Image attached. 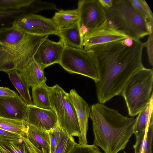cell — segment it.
<instances>
[{
    "instance_id": "cell-1",
    "label": "cell",
    "mask_w": 153,
    "mask_h": 153,
    "mask_svg": "<svg viewBox=\"0 0 153 153\" xmlns=\"http://www.w3.org/2000/svg\"><path fill=\"white\" fill-rule=\"evenodd\" d=\"M144 45L138 40L127 47L122 40L97 45L86 51L98 74V79L95 83L99 102L104 104L121 94L131 77L144 67Z\"/></svg>"
},
{
    "instance_id": "cell-2",
    "label": "cell",
    "mask_w": 153,
    "mask_h": 153,
    "mask_svg": "<svg viewBox=\"0 0 153 153\" xmlns=\"http://www.w3.org/2000/svg\"><path fill=\"white\" fill-rule=\"evenodd\" d=\"M93 144L105 153H118L124 149L134 134L136 117L124 116L118 111L99 102L91 107Z\"/></svg>"
},
{
    "instance_id": "cell-3",
    "label": "cell",
    "mask_w": 153,
    "mask_h": 153,
    "mask_svg": "<svg viewBox=\"0 0 153 153\" xmlns=\"http://www.w3.org/2000/svg\"><path fill=\"white\" fill-rule=\"evenodd\" d=\"M48 37L30 34L12 25L0 28V71L7 73L23 68Z\"/></svg>"
},
{
    "instance_id": "cell-4",
    "label": "cell",
    "mask_w": 153,
    "mask_h": 153,
    "mask_svg": "<svg viewBox=\"0 0 153 153\" xmlns=\"http://www.w3.org/2000/svg\"><path fill=\"white\" fill-rule=\"evenodd\" d=\"M107 25L131 37L134 41L150 33L147 21L134 8L129 0H114L112 7L105 9Z\"/></svg>"
},
{
    "instance_id": "cell-5",
    "label": "cell",
    "mask_w": 153,
    "mask_h": 153,
    "mask_svg": "<svg viewBox=\"0 0 153 153\" xmlns=\"http://www.w3.org/2000/svg\"><path fill=\"white\" fill-rule=\"evenodd\" d=\"M153 84L152 69L144 67L130 79L121 94L129 116L137 115L149 102L153 96Z\"/></svg>"
},
{
    "instance_id": "cell-6",
    "label": "cell",
    "mask_w": 153,
    "mask_h": 153,
    "mask_svg": "<svg viewBox=\"0 0 153 153\" xmlns=\"http://www.w3.org/2000/svg\"><path fill=\"white\" fill-rule=\"evenodd\" d=\"M49 91L51 106L56 113L57 124L70 135L79 137L80 130L78 120L68 93L57 84L49 87Z\"/></svg>"
},
{
    "instance_id": "cell-7",
    "label": "cell",
    "mask_w": 153,
    "mask_h": 153,
    "mask_svg": "<svg viewBox=\"0 0 153 153\" xmlns=\"http://www.w3.org/2000/svg\"><path fill=\"white\" fill-rule=\"evenodd\" d=\"M59 64L70 73L79 74L98 79L96 67L86 51L65 46Z\"/></svg>"
},
{
    "instance_id": "cell-8",
    "label": "cell",
    "mask_w": 153,
    "mask_h": 153,
    "mask_svg": "<svg viewBox=\"0 0 153 153\" xmlns=\"http://www.w3.org/2000/svg\"><path fill=\"white\" fill-rule=\"evenodd\" d=\"M77 6L80 24L89 31L101 25L106 19L105 9L98 0H79Z\"/></svg>"
},
{
    "instance_id": "cell-9",
    "label": "cell",
    "mask_w": 153,
    "mask_h": 153,
    "mask_svg": "<svg viewBox=\"0 0 153 153\" xmlns=\"http://www.w3.org/2000/svg\"><path fill=\"white\" fill-rule=\"evenodd\" d=\"M127 36L109 26L106 19L101 25L90 30L84 36L83 48L87 51L94 46L123 40Z\"/></svg>"
},
{
    "instance_id": "cell-10",
    "label": "cell",
    "mask_w": 153,
    "mask_h": 153,
    "mask_svg": "<svg viewBox=\"0 0 153 153\" xmlns=\"http://www.w3.org/2000/svg\"><path fill=\"white\" fill-rule=\"evenodd\" d=\"M65 47L60 39L55 42L47 38L39 46L33 59L44 70L51 65L59 63Z\"/></svg>"
},
{
    "instance_id": "cell-11",
    "label": "cell",
    "mask_w": 153,
    "mask_h": 153,
    "mask_svg": "<svg viewBox=\"0 0 153 153\" xmlns=\"http://www.w3.org/2000/svg\"><path fill=\"white\" fill-rule=\"evenodd\" d=\"M25 121L27 125L50 131L57 124L56 113L52 109H45L34 105H27Z\"/></svg>"
},
{
    "instance_id": "cell-12",
    "label": "cell",
    "mask_w": 153,
    "mask_h": 153,
    "mask_svg": "<svg viewBox=\"0 0 153 153\" xmlns=\"http://www.w3.org/2000/svg\"><path fill=\"white\" fill-rule=\"evenodd\" d=\"M68 95L74 107L79 124L80 134L78 137V143L88 144L87 135L91 107L75 89L71 90Z\"/></svg>"
},
{
    "instance_id": "cell-13",
    "label": "cell",
    "mask_w": 153,
    "mask_h": 153,
    "mask_svg": "<svg viewBox=\"0 0 153 153\" xmlns=\"http://www.w3.org/2000/svg\"><path fill=\"white\" fill-rule=\"evenodd\" d=\"M27 108L17 94L13 97H0V117L25 121Z\"/></svg>"
},
{
    "instance_id": "cell-14",
    "label": "cell",
    "mask_w": 153,
    "mask_h": 153,
    "mask_svg": "<svg viewBox=\"0 0 153 153\" xmlns=\"http://www.w3.org/2000/svg\"><path fill=\"white\" fill-rule=\"evenodd\" d=\"M79 19L67 27L59 29L56 34L63 42L65 46L80 49H84L83 37L80 30Z\"/></svg>"
},
{
    "instance_id": "cell-15",
    "label": "cell",
    "mask_w": 153,
    "mask_h": 153,
    "mask_svg": "<svg viewBox=\"0 0 153 153\" xmlns=\"http://www.w3.org/2000/svg\"><path fill=\"white\" fill-rule=\"evenodd\" d=\"M18 71L29 88L46 83L47 79L44 70L33 59L23 68Z\"/></svg>"
},
{
    "instance_id": "cell-16",
    "label": "cell",
    "mask_w": 153,
    "mask_h": 153,
    "mask_svg": "<svg viewBox=\"0 0 153 153\" xmlns=\"http://www.w3.org/2000/svg\"><path fill=\"white\" fill-rule=\"evenodd\" d=\"M19 142H0L2 153H50L43 148L37 146L26 136H22Z\"/></svg>"
},
{
    "instance_id": "cell-17",
    "label": "cell",
    "mask_w": 153,
    "mask_h": 153,
    "mask_svg": "<svg viewBox=\"0 0 153 153\" xmlns=\"http://www.w3.org/2000/svg\"><path fill=\"white\" fill-rule=\"evenodd\" d=\"M153 97L152 96L149 102L136 117L134 131L136 137L144 133L146 135L149 125L153 123Z\"/></svg>"
},
{
    "instance_id": "cell-18",
    "label": "cell",
    "mask_w": 153,
    "mask_h": 153,
    "mask_svg": "<svg viewBox=\"0 0 153 153\" xmlns=\"http://www.w3.org/2000/svg\"><path fill=\"white\" fill-rule=\"evenodd\" d=\"M50 131L27 124L26 136L35 145L44 149L50 153Z\"/></svg>"
},
{
    "instance_id": "cell-19",
    "label": "cell",
    "mask_w": 153,
    "mask_h": 153,
    "mask_svg": "<svg viewBox=\"0 0 153 153\" xmlns=\"http://www.w3.org/2000/svg\"><path fill=\"white\" fill-rule=\"evenodd\" d=\"M79 19V12L76 9L59 10L51 19L58 29H62L70 26Z\"/></svg>"
},
{
    "instance_id": "cell-20",
    "label": "cell",
    "mask_w": 153,
    "mask_h": 153,
    "mask_svg": "<svg viewBox=\"0 0 153 153\" xmlns=\"http://www.w3.org/2000/svg\"><path fill=\"white\" fill-rule=\"evenodd\" d=\"M27 14L41 36L56 35L59 29L51 19L34 13Z\"/></svg>"
},
{
    "instance_id": "cell-21",
    "label": "cell",
    "mask_w": 153,
    "mask_h": 153,
    "mask_svg": "<svg viewBox=\"0 0 153 153\" xmlns=\"http://www.w3.org/2000/svg\"><path fill=\"white\" fill-rule=\"evenodd\" d=\"M9 78L19 93L20 97L27 105H34L29 93V87L17 70L11 71L7 73Z\"/></svg>"
},
{
    "instance_id": "cell-22",
    "label": "cell",
    "mask_w": 153,
    "mask_h": 153,
    "mask_svg": "<svg viewBox=\"0 0 153 153\" xmlns=\"http://www.w3.org/2000/svg\"><path fill=\"white\" fill-rule=\"evenodd\" d=\"M33 104L39 108L52 109L50 100L49 87L46 83L32 88Z\"/></svg>"
},
{
    "instance_id": "cell-23",
    "label": "cell",
    "mask_w": 153,
    "mask_h": 153,
    "mask_svg": "<svg viewBox=\"0 0 153 153\" xmlns=\"http://www.w3.org/2000/svg\"><path fill=\"white\" fill-rule=\"evenodd\" d=\"M27 124L24 120L0 117V128L18 134L22 136H26Z\"/></svg>"
},
{
    "instance_id": "cell-24",
    "label": "cell",
    "mask_w": 153,
    "mask_h": 153,
    "mask_svg": "<svg viewBox=\"0 0 153 153\" xmlns=\"http://www.w3.org/2000/svg\"><path fill=\"white\" fill-rule=\"evenodd\" d=\"M34 1L35 0H0V11H26L25 9L29 7Z\"/></svg>"
},
{
    "instance_id": "cell-25",
    "label": "cell",
    "mask_w": 153,
    "mask_h": 153,
    "mask_svg": "<svg viewBox=\"0 0 153 153\" xmlns=\"http://www.w3.org/2000/svg\"><path fill=\"white\" fill-rule=\"evenodd\" d=\"M76 143L73 136L61 128L59 139L53 153H70Z\"/></svg>"
},
{
    "instance_id": "cell-26",
    "label": "cell",
    "mask_w": 153,
    "mask_h": 153,
    "mask_svg": "<svg viewBox=\"0 0 153 153\" xmlns=\"http://www.w3.org/2000/svg\"><path fill=\"white\" fill-rule=\"evenodd\" d=\"M134 8L147 21H153L152 13L144 0H129Z\"/></svg>"
},
{
    "instance_id": "cell-27",
    "label": "cell",
    "mask_w": 153,
    "mask_h": 153,
    "mask_svg": "<svg viewBox=\"0 0 153 153\" xmlns=\"http://www.w3.org/2000/svg\"><path fill=\"white\" fill-rule=\"evenodd\" d=\"M70 153H102L94 145H82L76 143Z\"/></svg>"
},
{
    "instance_id": "cell-28",
    "label": "cell",
    "mask_w": 153,
    "mask_h": 153,
    "mask_svg": "<svg viewBox=\"0 0 153 153\" xmlns=\"http://www.w3.org/2000/svg\"><path fill=\"white\" fill-rule=\"evenodd\" d=\"M22 136L19 134L0 128V142H19L23 140Z\"/></svg>"
},
{
    "instance_id": "cell-29",
    "label": "cell",
    "mask_w": 153,
    "mask_h": 153,
    "mask_svg": "<svg viewBox=\"0 0 153 153\" xmlns=\"http://www.w3.org/2000/svg\"><path fill=\"white\" fill-rule=\"evenodd\" d=\"M61 128L57 123L55 126L50 131V153H53L58 143Z\"/></svg>"
},
{
    "instance_id": "cell-30",
    "label": "cell",
    "mask_w": 153,
    "mask_h": 153,
    "mask_svg": "<svg viewBox=\"0 0 153 153\" xmlns=\"http://www.w3.org/2000/svg\"><path fill=\"white\" fill-rule=\"evenodd\" d=\"M25 10L20 11H0V25H2L1 23L10 19H14L16 17L20 15L25 13Z\"/></svg>"
},
{
    "instance_id": "cell-31",
    "label": "cell",
    "mask_w": 153,
    "mask_h": 153,
    "mask_svg": "<svg viewBox=\"0 0 153 153\" xmlns=\"http://www.w3.org/2000/svg\"><path fill=\"white\" fill-rule=\"evenodd\" d=\"M152 33L149 35L146 41L144 43V47L146 48L149 62L150 65H153V34Z\"/></svg>"
},
{
    "instance_id": "cell-32",
    "label": "cell",
    "mask_w": 153,
    "mask_h": 153,
    "mask_svg": "<svg viewBox=\"0 0 153 153\" xmlns=\"http://www.w3.org/2000/svg\"><path fill=\"white\" fill-rule=\"evenodd\" d=\"M153 123L150 124L148 127L146 137L147 139V145L143 153H152V146L153 137Z\"/></svg>"
},
{
    "instance_id": "cell-33",
    "label": "cell",
    "mask_w": 153,
    "mask_h": 153,
    "mask_svg": "<svg viewBox=\"0 0 153 153\" xmlns=\"http://www.w3.org/2000/svg\"><path fill=\"white\" fill-rule=\"evenodd\" d=\"M146 134L144 133L139 137H136V141L133 146L134 153H142Z\"/></svg>"
},
{
    "instance_id": "cell-34",
    "label": "cell",
    "mask_w": 153,
    "mask_h": 153,
    "mask_svg": "<svg viewBox=\"0 0 153 153\" xmlns=\"http://www.w3.org/2000/svg\"><path fill=\"white\" fill-rule=\"evenodd\" d=\"M17 94L15 91L8 88L0 87V97H13Z\"/></svg>"
},
{
    "instance_id": "cell-35",
    "label": "cell",
    "mask_w": 153,
    "mask_h": 153,
    "mask_svg": "<svg viewBox=\"0 0 153 153\" xmlns=\"http://www.w3.org/2000/svg\"><path fill=\"white\" fill-rule=\"evenodd\" d=\"M102 6L105 9L111 7L113 4L114 0H98Z\"/></svg>"
},
{
    "instance_id": "cell-36",
    "label": "cell",
    "mask_w": 153,
    "mask_h": 153,
    "mask_svg": "<svg viewBox=\"0 0 153 153\" xmlns=\"http://www.w3.org/2000/svg\"><path fill=\"white\" fill-rule=\"evenodd\" d=\"M134 41L132 38L129 36H127L124 39L122 40V42L124 45L127 47H131L133 45Z\"/></svg>"
},
{
    "instance_id": "cell-37",
    "label": "cell",
    "mask_w": 153,
    "mask_h": 153,
    "mask_svg": "<svg viewBox=\"0 0 153 153\" xmlns=\"http://www.w3.org/2000/svg\"><path fill=\"white\" fill-rule=\"evenodd\" d=\"M0 153H2L1 149H0Z\"/></svg>"
},
{
    "instance_id": "cell-38",
    "label": "cell",
    "mask_w": 153,
    "mask_h": 153,
    "mask_svg": "<svg viewBox=\"0 0 153 153\" xmlns=\"http://www.w3.org/2000/svg\"><path fill=\"white\" fill-rule=\"evenodd\" d=\"M0 48H1V47H0Z\"/></svg>"
}]
</instances>
